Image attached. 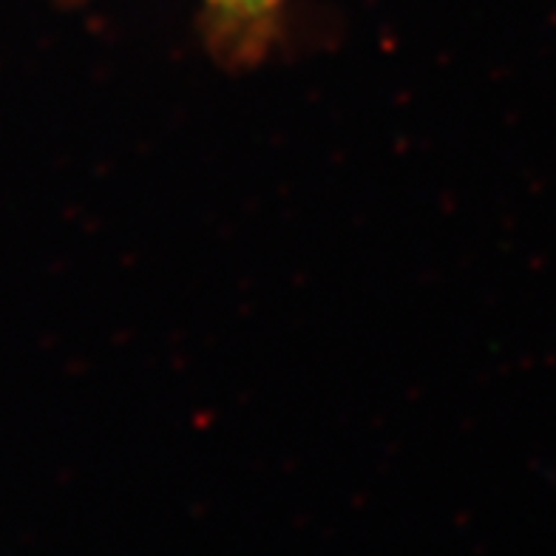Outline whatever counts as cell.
<instances>
[{
	"label": "cell",
	"instance_id": "obj_1",
	"mask_svg": "<svg viewBox=\"0 0 556 556\" xmlns=\"http://www.w3.org/2000/svg\"><path fill=\"white\" fill-rule=\"evenodd\" d=\"M225 3H230V7H244V9H250V7H264L267 0H225Z\"/></svg>",
	"mask_w": 556,
	"mask_h": 556
}]
</instances>
